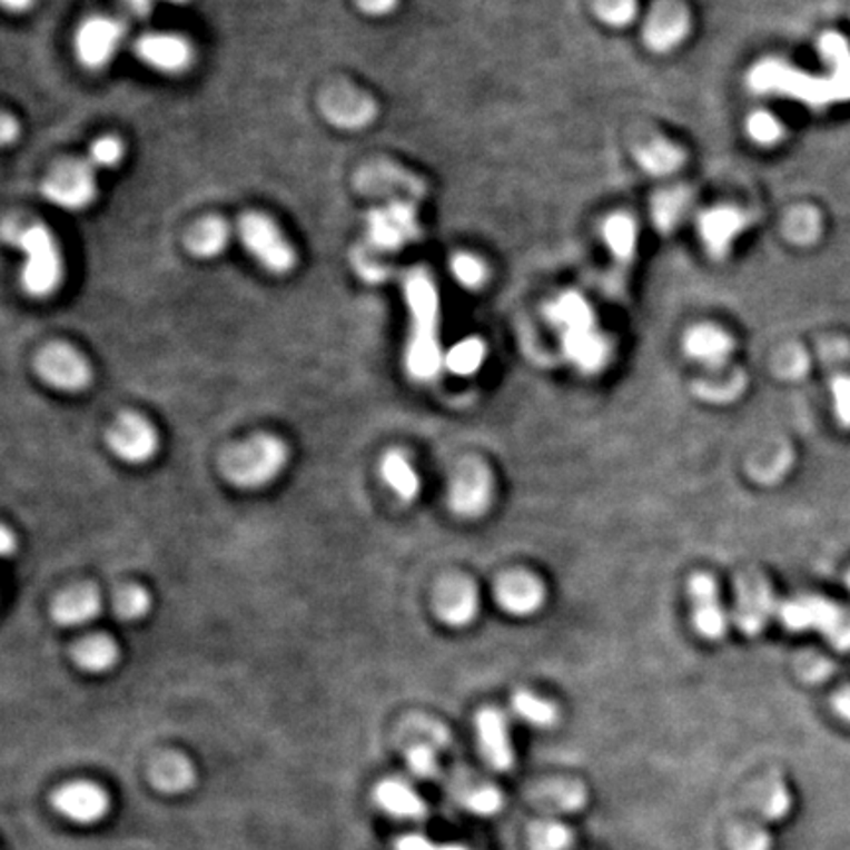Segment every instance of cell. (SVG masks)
Masks as SVG:
<instances>
[{"label":"cell","instance_id":"9","mask_svg":"<svg viewBox=\"0 0 850 850\" xmlns=\"http://www.w3.org/2000/svg\"><path fill=\"white\" fill-rule=\"evenodd\" d=\"M603 237L613 266L604 276L603 289L611 302H619L626 294V280L638 250L636 221L626 212H614L603 225Z\"/></svg>","mask_w":850,"mask_h":850},{"label":"cell","instance_id":"18","mask_svg":"<svg viewBox=\"0 0 850 850\" xmlns=\"http://www.w3.org/2000/svg\"><path fill=\"white\" fill-rule=\"evenodd\" d=\"M435 614L453 629H463L478 614V591L471 579L451 575L439 581L434 596Z\"/></svg>","mask_w":850,"mask_h":850},{"label":"cell","instance_id":"54","mask_svg":"<svg viewBox=\"0 0 850 850\" xmlns=\"http://www.w3.org/2000/svg\"><path fill=\"white\" fill-rule=\"evenodd\" d=\"M437 850H467L461 844H437Z\"/></svg>","mask_w":850,"mask_h":850},{"label":"cell","instance_id":"15","mask_svg":"<svg viewBox=\"0 0 850 850\" xmlns=\"http://www.w3.org/2000/svg\"><path fill=\"white\" fill-rule=\"evenodd\" d=\"M757 223V215L737 207H714L701 212L699 235L706 253L713 260H724L731 255L732 243L739 235Z\"/></svg>","mask_w":850,"mask_h":850},{"label":"cell","instance_id":"40","mask_svg":"<svg viewBox=\"0 0 850 850\" xmlns=\"http://www.w3.org/2000/svg\"><path fill=\"white\" fill-rule=\"evenodd\" d=\"M638 14L636 0H596V17L614 28L629 26Z\"/></svg>","mask_w":850,"mask_h":850},{"label":"cell","instance_id":"31","mask_svg":"<svg viewBox=\"0 0 850 850\" xmlns=\"http://www.w3.org/2000/svg\"><path fill=\"white\" fill-rule=\"evenodd\" d=\"M229 237L227 223L219 217H207L189 230L186 245H188L189 253L196 258L211 260L215 256L223 255V250L229 245Z\"/></svg>","mask_w":850,"mask_h":850},{"label":"cell","instance_id":"10","mask_svg":"<svg viewBox=\"0 0 850 850\" xmlns=\"http://www.w3.org/2000/svg\"><path fill=\"white\" fill-rule=\"evenodd\" d=\"M107 445L128 465H145L160 449V437L146 417L127 412L112 422L107 432Z\"/></svg>","mask_w":850,"mask_h":850},{"label":"cell","instance_id":"44","mask_svg":"<svg viewBox=\"0 0 850 850\" xmlns=\"http://www.w3.org/2000/svg\"><path fill=\"white\" fill-rule=\"evenodd\" d=\"M467 805L476 816H494L502 805L501 791L494 788H481L468 795Z\"/></svg>","mask_w":850,"mask_h":850},{"label":"cell","instance_id":"32","mask_svg":"<svg viewBox=\"0 0 850 850\" xmlns=\"http://www.w3.org/2000/svg\"><path fill=\"white\" fill-rule=\"evenodd\" d=\"M693 201V191L689 188L662 189L655 194L652 199V219H654L655 229L670 235L672 230L680 227L689 205Z\"/></svg>","mask_w":850,"mask_h":850},{"label":"cell","instance_id":"43","mask_svg":"<svg viewBox=\"0 0 850 850\" xmlns=\"http://www.w3.org/2000/svg\"><path fill=\"white\" fill-rule=\"evenodd\" d=\"M353 264H355L357 273L360 274V278L368 281V284H383L388 278V268L384 264L378 263L375 256L370 255L366 248H357L355 250Z\"/></svg>","mask_w":850,"mask_h":850},{"label":"cell","instance_id":"12","mask_svg":"<svg viewBox=\"0 0 850 850\" xmlns=\"http://www.w3.org/2000/svg\"><path fill=\"white\" fill-rule=\"evenodd\" d=\"M360 194L365 196L394 197V199H422L427 194L424 179L417 178L412 171L386 160L366 164L358 170L355 178Z\"/></svg>","mask_w":850,"mask_h":850},{"label":"cell","instance_id":"25","mask_svg":"<svg viewBox=\"0 0 850 850\" xmlns=\"http://www.w3.org/2000/svg\"><path fill=\"white\" fill-rule=\"evenodd\" d=\"M476 732L486 762L501 772L511 770L514 764V749L504 714L494 709H483L476 714Z\"/></svg>","mask_w":850,"mask_h":850},{"label":"cell","instance_id":"19","mask_svg":"<svg viewBox=\"0 0 850 850\" xmlns=\"http://www.w3.org/2000/svg\"><path fill=\"white\" fill-rule=\"evenodd\" d=\"M138 60L162 73H181L194 61L191 43L176 34H145L135 42Z\"/></svg>","mask_w":850,"mask_h":850},{"label":"cell","instance_id":"5","mask_svg":"<svg viewBox=\"0 0 850 850\" xmlns=\"http://www.w3.org/2000/svg\"><path fill=\"white\" fill-rule=\"evenodd\" d=\"M783 626L801 632L817 630L841 650H850V613L819 596H800L778 609Z\"/></svg>","mask_w":850,"mask_h":850},{"label":"cell","instance_id":"36","mask_svg":"<svg viewBox=\"0 0 850 850\" xmlns=\"http://www.w3.org/2000/svg\"><path fill=\"white\" fill-rule=\"evenodd\" d=\"M486 347L481 339H465L457 343L445 355V366L455 375L468 376L476 373L485 363Z\"/></svg>","mask_w":850,"mask_h":850},{"label":"cell","instance_id":"17","mask_svg":"<svg viewBox=\"0 0 850 850\" xmlns=\"http://www.w3.org/2000/svg\"><path fill=\"white\" fill-rule=\"evenodd\" d=\"M322 112L333 127L358 130L375 120L376 105L368 95L355 87L337 83L329 87L322 97Z\"/></svg>","mask_w":850,"mask_h":850},{"label":"cell","instance_id":"34","mask_svg":"<svg viewBox=\"0 0 850 850\" xmlns=\"http://www.w3.org/2000/svg\"><path fill=\"white\" fill-rule=\"evenodd\" d=\"M383 478L386 485L391 486L394 493L401 496L404 502H414L419 496L422 483L417 476L416 468L412 467L408 457L402 451H391L380 465Z\"/></svg>","mask_w":850,"mask_h":850},{"label":"cell","instance_id":"8","mask_svg":"<svg viewBox=\"0 0 850 850\" xmlns=\"http://www.w3.org/2000/svg\"><path fill=\"white\" fill-rule=\"evenodd\" d=\"M93 164L89 160H68L56 166L43 179L42 196L61 209L81 211L97 197V179Z\"/></svg>","mask_w":850,"mask_h":850},{"label":"cell","instance_id":"6","mask_svg":"<svg viewBox=\"0 0 850 850\" xmlns=\"http://www.w3.org/2000/svg\"><path fill=\"white\" fill-rule=\"evenodd\" d=\"M366 237L378 253L401 250L422 237L416 205L412 199H394L366 215Z\"/></svg>","mask_w":850,"mask_h":850},{"label":"cell","instance_id":"39","mask_svg":"<svg viewBox=\"0 0 850 850\" xmlns=\"http://www.w3.org/2000/svg\"><path fill=\"white\" fill-rule=\"evenodd\" d=\"M747 130L749 137L760 146L778 145V140L783 137L782 125L772 112H752L747 122Z\"/></svg>","mask_w":850,"mask_h":850},{"label":"cell","instance_id":"45","mask_svg":"<svg viewBox=\"0 0 850 850\" xmlns=\"http://www.w3.org/2000/svg\"><path fill=\"white\" fill-rule=\"evenodd\" d=\"M834 414L844 427H850V376H837L831 384Z\"/></svg>","mask_w":850,"mask_h":850},{"label":"cell","instance_id":"20","mask_svg":"<svg viewBox=\"0 0 850 850\" xmlns=\"http://www.w3.org/2000/svg\"><path fill=\"white\" fill-rule=\"evenodd\" d=\"M560 339L565 357L570 358L579 370L589 375L601 373L613 357L611 340L606 339V335L601 333L596 324L560 333Z\"/></svg>","mask_w":850,"mask_h":850},{"label":"cell","instance_id":"48","mask_svg":"<svg viewBox=\"0 0 850 850\" xmlns=\"http://www.w3.org/2000/svg\"><path fill=\"white\" fill-rule=\"evenodd\" d=\"M396 850H437V844L425 839L422 834H408L398 841V849Z\"/></svg>","mask_w":850,"mask_h":850},{"label":"cell","instance_id":"56","mask_svg":"<svg viewBox=\"0 0 850 850\" xmlns=\"http://www.w3.org/2000/svg\"><path fill=\"white\" fill-rule=\"evenodd\" d=\"M849 589H850V577H849Z\"/></svg>","mask_w":850,"mask_h":850},{"label":"cell","instance_id":"21","mask_svg":"<svg viewBox=\"0 0 850 850\" xmlns=\"http://www.w3.org/2000/svg\"><path fill=\"white\" fill-rule=\"evenodd\" d=\"M689 599L693 606V622L701 636L721 640L727 634V614L719 599V589L711 575L698 573L689 581Z\"/></svg>","mask_w":850,"mask_h":850},{"label":"cell","instance_id":"55","mask_svg":"<svg viewBox=\"0 0 850 850\" xmlns=\"http://www.w3.org/2000/svg\"><path fill=\"white\" fill-rule=\"evenodd\" d=\"M170 2H174V4H186L189 0H170Z\"/></svg>","mask_w":850,"mask_h":850},{"label":"cell","instance_id":"52","mask_svg":"<svg viewBox=\"0 0 850 850\" xmlns=\"http://www.w3.org/2000/svg\"><path fill=\"white\" fill-rule=\"evenodd\" d=\"M834 709H837V713L841 714L842 719H847L850 723V689L842 691L841 695L834 699Z\"/></svg>","mask_w":850,"mask_h":850},{"label":"cell","instance_id":"27","mask_svg":"<svg viewBox=\"0 0 850 850\" xmlns=\"http://www.w3.org/2000/svg\"><path fill=\"white\" fill-rule=\"evenodd\" d=\"M101 609L99 589L93 585H79L58 596V601L51 606V619L60 626L73 629L95 621L101 614Z\"/></svg>","mask_w":850,"mask_h":850},{"label":"cell","instance_id":"7","mask_svg":"<svg viewBox=\"0 0 850 850\" xmlns=\"http://www.w3.org/2000/svg\"><path fill=\"white\" fill-rule=\"evenodd\" d=\"M238 235L248 253L263 264L268 273L288 274L296 255L284 238L280 229L274 225L266 215L260 212H247L238 221Z\"/></svg>","mask_w":850,"mask_h":850},{"label":"cell","instance_id":"33","mask_svg":"<svg viewBox=\"0 0 850 850\" xmlns=\"http://www.w3.org/2000/svg\"><path fill=\"white\" fill-rule=\"evenodd\" d=\"M376 803L391 816L417 819L425 813V803L408 783L386 780L376 788Z\"/></svg>","mask_w":850,"mask_h":850},{"label":"cell","instance_id":"47","mask_svg":"<svg viewBox=\"0 0 850 850\" xmlns=\"http://www.w3.org/2000/svg\"><path fill=\"white\" fill-rule=\"evenodd\" d=\"M358 9L370 17H386L398 7V0H357Z\"/></svg>","mask_w":850,"mask_h":850},{"label":"cell","instance_id":"28","mask_svg":"<svg viewBox=\"0 0 850 850\" xmlns=\"http://www.w3.org/2000/svg\"><path fill=\"white\" fill-rule=\"evenodd\" d=\"M545 317L557 329V333L571 332L577 327L596 324L593 307L589 306L587 299L579 296L575 291H565L562 296L550 302L545 307Z\"/></svg>","mask_w":850,"mask_h":850},{"label":"cell","instance_id":"16","mask_svg":"<svg viewBox=\"0 0 850 850\" xmlns=\"http://www.w3.org/2000/svg\"><path fill=\"white\" fill-rule=\"evenodd\" d=\"M774 593L770 583L758 573H744L737 583L734 622L747 636H757L774 613Z\"/></svg>","mask_w":850,"mask_h":850},{"label":"cell","instance_id":"14","mask_svg":"<svg viewBox=\"0 0 850 850\" xmlns=\"http://www.w3.org/2000/svg\"><path fill=\"white\" fill-rule=\"evenodd\" d=\"M36 370L46 384L63 392H81L93 380V370L83 355L69 345L53 343L36 358Z\"/></svg>","mask_w":850,"mask_h":850},{"label":"cell","instance_id":"41","mask_svg":"<svg viewBox=\"0 0 850 850\" xmlns=\"http://www.w3.org/2000/svg\"><path fill=\"white\" fill-rule=\"evenodd\" d=\"M451 273L459 280L461 286L478 289L486 280L485 264L473 255H457L451 260Z\"/></svg>","mask_w":850,"mask_h":850},{"label":"cell","instance_id":"37","mask_svg":"<svg viewBox=\"0 0 850 850\" xmlns=\"http://www.w3.org/2000/svg\"><path fill=\"white\" fill-rule=\"evenodd\" d=\"M150 609H152V596L140 585H127L115 596V613L120 621H140L150 613Z\"/></svg>","mask_w":850,"mask_h":850},{"label":"cell","instance_id":"53","mask_svg":"<svg viewBox=\"0 0 850 850\" xmlns=\"http://www.w3.org/2000/svg\"><path fill=\"white\" fill-rule=\"evenodd\" d=\"M32 2L34 0H2L4 9L10 10V12H24L32 7Z\"/></svg>","mask_w":850,"mask_h":850},{"label":"cell","instance_id":"46","mask_svg":"<svg viewBox=\"0 0 850 850\" xmlns=\"http://www.w3.org/2000/svg\"><path fill=\"white\" fill-rule=\"evenodd\" d=\"M408 764L419 778H432L437 772V760L432 749L416 747L408 754Z\"/></svg>","mask_w":850,"mask_h":850},{"label":"cell","instance_id":"26","mask_svg":"<svg viewBox=\"0 0 850 850\" xmlns=\"http://www.w3.org/2000/svg\"><path fill=\"white\" fill-rule=\"evenodd\" d=\"M683 349L689 358L699 360L709 368H723L734 353V340L729 333L714 325H698L689 329L683 339Z\"/></svg>","mask_w":850,"mask_h":850},{"label":"cell","instance_id":"11","mask_svg":"<svg viewBox=\"0 0 850 850\" xmlns=\"http://www.w3.org/2000/svg\"><path fill=\"white\" fill-rule=\"evenodd\" d=\"M125 36L127 26L119 18H89L77 30V60L87 69H102L109 66L125 42Z\"/></svg>","mask_w":850,"mask_h":850},{"label":"cell","instance_id":"4","mask_svg":"<svg viewBox=\"0 0 850 850\" xmlns=\"http://www.w3.org/2000/svg\"><path fill=\"white\" fill-rule=\"evenodd\" d=\"M289 461L286 443L274 435H255L253 439L223 451L219 467L230 485L256 491L270 485Z\"/></svg>","mask_w":850,"mask_h":850},{"label":"cell","instance_id":"22","mask_svg":"<svg viewBox=\"0 0 850 850\" xmlns=\"http://www.w3.org/2000/svg\"><path fill=\"white\" fill-rule=\"evenodd\" d=\"M496 603L514 616L537 613L545 603V589L540 579L526 571H511L502 575L494 589Z\"/></svg>","mask_w":850,"mask_h":850},{"label":"cell","instance_id":"1","mask_svg":"<svg viewBox=\"0 0 850 850\" xmlns=\"http://www.w3.org/2000/svg\"><path fill=\"white\" fill-rule=\"evenodd\" d=\"M819 50L831 66L826 77L809 76L782 61L764 60L749 71V87L758 95H778L823 109L850 101V43L837 32L821 36Z\"/></svg>","mask_w":850,"mask_h":850},{"label":"cell","instance_id":"30","mask_svg":"<svg viewBox=\"0 0 850 850\" xmlns=\"http://www.w3.org/2000/svg\"><path fill=\"white\" fill-rule=\"evenodd\" d=\"M119 658L120 650L117 642L105 634L86 638L73 648V662L83 672H109L119 663Z\"/></svg>","mask_w":850,"mask_h":850},{"label":"cell","instance_id":"2","mask_svg":"<svg viewBox=\"0 0 850 850\" xmlns=\"http://www.w3.org/2000/svg\"><path fill=\"white\" fill-rule=\"evenodd\" d=\"M404 294L412 314L406 368L416 380L427 383L445 365L439 345V296L427 270L416 268L404 278Z\"/></svg>","mask_w":850,"mask_h":850},{"label":"cell","instance_id":"50","mask_svg":"<svg viewBox=\"0 0 850 850\" xmlns=\"http://www.w3.org/2000/svg\"><path fill=\"white\" fill-rule=\"evenodd\" d=\"M0 137L4 145H12L18 137V122L10 117L9 112L2 115V128H0Z\"/></svg>","mask_w":850,"mask_h":850},{"label":"cell","instance_id":"23","mask_svg":"<svg viewBox=\"0 0 850 850\" xmlns=\"http://www.w3.org/2000/svg\"><path fill=\"white\" fill-rule=\"evenodd\" d=\"M53 808L58 809L61 816L69 817L71 821L93 823L107 813L109 798L95 783H69L53 795Z\"/></svg>","mask_w":850,"mask_h":850},{"label":"cell","instance_id":"13","mask_svg":"<svg viewBox=\"0 0 850 850\" xmlns=\"http://www.w3.org/2000/svg\"><path fill=\"white\" fill-rule=\"evenodd\" d=\"M493 493L491 471L478 461H465L451 478V511L463 518H476L488 511Z\"/></svg>","mask_w":850,"mask_h":850},{"label":"cell","instance_id":"42","mask_svg":"<svg viewBox=\"0 0 850 850\" xmlns=\"http://www.w3.org/2000/svg\"><path fill=\"white\" fill-rule=\"evenodd\" d=\"M122 156H125V146L120 142L119 138L102 137L99 140H95L87 160L93 164L97 170L101 168H115L122 162Z\"/></svg>","mask_w":850,"mask_h":850},{"label":"cell","instance_id":"3","mask_svg":"<svg viewBox=\"0 0 850 850\" xmlns=\"http://www.w3.org/2000/svg\"><path fill=\"white\" fill-rule=\"evenodd\" d=\"M4 238L10 245L20 248L26 256L24 268L20 274L22 288L34 296L46 298L60 288L63 278V263L60 248L43 225H18L4 223Z\"/></svg>","mask_w":850,"mask_h":850},{"label":"cell","instance_id":"35","mask_svg":"<svg viewBox=\"0 0 850 850\" xmlns=\"http://www.w3.org/2000/svg\"><path fill=\"white\" fill-rule=\"evenodd\" d=\"M512 709L514 713L518 714L522 721L532 724V727H540V729H547L557 723V709L550 701L537 698L530 691H518L514 698H512Z\"/></svg>","mask_w":850,"mask_h":850},{"label":"cell","instance_id":"29","mask_svg":"<svg viewBox=\"0 0 850 850\" xmlns=\"http://www.w3.org/2000/svg\"><path fill=\"white\" fill-rule=\"evenodd\" d=\"M634 158H636L642 170L650 176H655V178L672 176L673 171L680 170L681 166L685 164V154L681 152V148L663 140V138L642 142L634 150Z\"/></svg>","mask_w":850,"mask_h":850},{"label":"cell","instance_id":"49","mask_svg":"<svg viewBox=\"0 0 850 850\" xmlns=\"http://www.w3.org/2000/svg\"><path fill=\"white\" fill-rule=\"evenodd\" d=\"M128 14L135 18H148L154 9V0H122Z\"/></svg>","mask_w":850,"mask_h":850},{"label":"cell","instance_id":"51","mask_svg":"<svg viewBox=\"0 0 850 850\" xmlns=\"http://www.w3.org/2000/svg\"><path fill=\"white\" fill-rule=\"evenodd\" d=\"M0 545H2V553H4V555H12V553L17 552V536L10 532L9 526H2Z\"/></svg>","mask_w":850,"mask_h":850},{"label":"cell","instance_id":"24","mask_svg":"<svg viewBox=\"0 0 850 850\" xmlns=\"http://www.w3.org/2000/svg\"><path fill=\"white\" fill-rule=\"evenodd\" d=\"M689 28L691 22H689L688 12L681 9L680 4L663 2L655 7L652 17L648 20L644 28V42L650 50L668 53L675 50L688 38Z\"/></svg>","mask_w":850,"mask_h":850},{"label":"cell","instance_id":"38","mask_svg":"<svg viewBox=\"0 0 850 850\" xmlns=\"http://www.w3.org/2000/svg\"><path fill=\"white\" fill-rule=\"evenodd\" d=\"M573 841L567 827L555 821H544L537 823L532 831V847L534 850H567Z\"/></svg>","mask_w":850,"mask_h":850}]
</instances>
